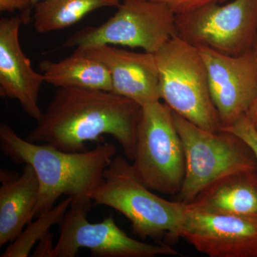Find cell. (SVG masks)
<instances>
[{
	"label": "cell",
	"instance_id": "1",
	"mask_svg": "<svg viewBox=\"0 0 257 257\" xmlns=\"http://www.w3.org/2000/svg\"><path fill=\"white\" fill-rule=\"evenodd\" d=\"M143 106L107 91L57 88L55 95L27 136L62 151H85V144L102 135L119 143L127 160L135 157Z\"/></svg>",
	"mask_w": 257,
	"mask_h": 257
},
{
	"label": "cell",
	"instance_id": "2",
	"mask_svg": "<svg viewBox=\"0 0 257 257\" xmlns=\"http://www.w3.org/2000/svg\"><path fill=\"white\" fill-rule=\"evenodd\" d=\"M2 152L16 164H28L40 184L35 217L54 207L62 195L72 199L87 197L104 181V172L116 156L111 143L97 145L89 151H62L48 145L22 138L9 125H0Z\"/></svg>",
	"mask_w": 257,
	"mask_h": 257
},
{
	"label": "cell",
	"instance_id": "17",
	"mask_svg": "<svg viewBox=\"0 0 257 257\" xmlns=\"http://www.w3.org/2000/svg\"><path fill=\"white\" fill-rule=\"evenodd\" d=\"M120 0H42L34 6V28L38 33L72 26L86 15L104 8H117Z\"/></svg>",
	"mask_w": 257,
	"mask_h": 257
},
{
	"label": "cell",
	"instance_id": "15",
	"mask_svg": "<svg viewBox=\"0 0 257 257\" xmlns=\"http://www.w3.org/2000/svg\"><path fill=\"white\" fill-rule=\"evenodd\" d=\"M189 204L209 212L257 219V171H243L219 179Z\"/></svg>",
	"mask_w": 257,
	"mask_h": 257
},
{
	"label": "cell",
	"instance_id": "20",
	"mask_svg": "<svg viewBox=\"0 0 257 257\" xmlns=\"http://www.w3.org/2000/svg\"><path fill=\"white\" fill-rule=\"evenodd\" d=\"M167 5L175 15L182 14L192 11L209 3H224L226 0H150Z\"/></svg>",
	"mask_w": 257,
	"mask_h": 257
},
{
	"label": "cell",
	"instance_id": "13",
	"mask_svg": "<svg viewBox=\"0 0 257 257\" xmlns=\"http://www.w3.org/2000/svg\"><path fill=\"white\" fill-rule=\"evenodd\" d=\"M104 64L111 79V92L143 106L161 100L160 72L155 54L130 52L112 45L79 48Z\"/></svg>",
	"mask_w": 257,
	"mask_h": 257
},
{
	"label": "cell",
	"instance_id": "22",
	"mask_svg": "<svg viewBox=\"0 0 257 257\" xmlns=\"http://www.w3.org/2000/svg\"><path fill=\"white\" fill-rule=\"evenodd\" d=\"M55 245L53 243V234L50 231L39 240L37 246L34 251L32 256L35 257H53Z\"/></svg>",
	"mask_w": 257,
	"mask_h": 257
},
{
	"label": "cell",
	"instance_id": "24",
	"mask_svg": "<svg viewBox=\"0 0 257 257\" xmlns=\"http://www.w3.org/2000/svg\"><path fill=\"white\" fill-rule=\"evenodd\" d=\"M253 51L254 52L255 55L257 57V37L256 41H255L254 45H253Z\"/></svg>",
	"mask_w": 257,
	"mask_h": 257
},
{
	"label": "cell",
	"instance_id": "11",
	"mask_svg": "<svg viewBox=\"0 0 257 257\" xmlns=\"http://www.w3.org/2000/svg\"><path fill=\"white\" fill-rule=\"evenodd\" d=\"M179 238L210 257H257V219L187 204Z\"/></svg>",
	"mask_w": 257,
	"mask_h": 257
},
{
	"label": "cell",
	"instance_id": "3",
	"mask_svg": "<svg viewBox=\"0 0 257 257\" xmlns=\"http://www.w3.org/2000/svg\"><path fill=\"white\" fill-rule=\"evenodd\" d=\"M95 205L119 211L141 239H179L187 204L157 196L138 178L133 167L116 155L104 172V181L88 194Z\"/></svg>",
	"mask_w": 257,
	"mask_h": 257
},
{
	"label": "cell",
	"instance_id": "19",
	"mask_svg": "<svg viewBox=\"0 0 257 257\" xmlns=\"http://www.w3.org/2000/svg\"><path fill=\"white\" fill-rule=\"evenodd\" d=\"M221 130H226L230 133H234L240 138L242 139L250 148L252 150L257 159V133L253 130L252 126L246 117L243 116L232 126L229 127L223 128Z\"/></svg>",
	"mask_w": 257,
	"mask_h": 257
},
{
	"label": "cell",
	"instance_id": "23",
	"mask_svg": "<svg viewBox=\"0 0 257 257\" xmlns=\"http://www.w3.org/2000/svg\"><path fill=\"white\" fill-rule=\"evenodd\" d=\"M245 116L257 133V95L248 108Z\"/></svg>",
	"mask_w": 257,
	"mask_h": 257
},
{
	"label": "cell",
	"instance_id": "6",
	"mask_svg": "<svg viewBox=\"0 0 257 257\" xmlns=\"http://www.w3.org/2000/svg\"><path fill=\"white\" fill-rule=\"evenodd\" d=\"M138 178L149 189L177 195L185 176V157L173 111L160 101L143 106L135 157Z\"/></svg>",
	"mask_w": 257,
	"mask_h": 257
},
{
	"label": "cell",
	"instance_id": "21",
	"mask_svg": "<svg viewBox=\"0 0 257 257\" xmlns=\"http://www.w3.org/2000/svg\"><path fill=\"white\" fill-rule=\"evenodd\" d=\"M34 9V5L31 0H0V12L1 13H14L22 12L27 19L30 20L31 13Z\"/></svg>",
	"mask_w": 257,
	"mask_h": 257
},
{
	"label": "cell",
	"instance_id": "10",
	"mask_svg": "<svg viewBox=\"0 0 257 257\" xmlns=\"http://www.w3.org/2000/svg\"><path fill=\"white\" fill-rule=\"evenodd\" d=\"M197 48L205 62L211 99L222 128L229 127L244 116L257 95V57L253 50L229 56Z\"/></svg>",
	"mask_w": 257,
	"mask_h": 257
},
{
	"label": "cell",
	"instance_id": "4",
	"mask_svg": "<svg viewBox=\"0 0 257 257\" xmlns=\"http://www.w3.org/2000/svg\"><path fill=\"white\" fill-rule=\"evenodd\" d=\"M161 99L173 112L211 133L222 128L211 99L207 67L197 47L175 36L155 54Z\"/></svg>",
	"mask_w": 257,
	"mask_h": 257
},
{
	"label": "cell",
	"instance_id": "5",
	"mask_svg": "<svg viewBox=\"0 0 257 257\" xmlns=\"http://www.w3.org/2000/svg\"><path fill=\"white\" fill-rule=\"evenodd\" d=\"M173 114L185 157V176L177 201L189 204L219 179L243 171H257L254 153L239 136L226 130L211 133Z\"/></svg>",
	"mask_w": 257,
	"mask_h": 257
},
{
	"label": "cell",
	"instance_id": "16",
	"mask_svg": "<svg viewBox=\"0 0 257 257\" xmlns=\"http://www.w3.org/2000/svg\"><path fill=\"white\" fill-rule=\"evenodd\" d=\"M40 70L45 82L56 88L75 87L111 92V79L100 61L75 49L73 54L57 62L43 60Z\"/></svg>",
	"mask_w": 257,
	"mask_h": 257
},
{
	"label": "cell",
	"instance_id": "25",
	"mask_svg": "<svg viewBox=\"0 0 257 257\" xmlns=\"http://www.w3.org/2000/svg\"><path fill=\"white\" fill-rule=\"evenodd\" d=\"M32 4H33L34 6L36 3H38V2L42 1V0H31Z\"/></svg>",
	"mask_w": 257,
	"mask_h": 257
},
{
	"label": "cell",
	"instance_id": "12",
	"mask_svg": "<svg viewBox=\"0 0 257 257\" xmlns=\"http://www.w3.org/2000/svg\"><path fill=\"white\" fill-rule=\"evenodd\" d=\"M23 24L28 25L22 15L0 20V94L18 100L25 112L37 121L43 113L39 95L45 79L32 69L20 45Z\"/></svg>",
	"mask_w": 257,
	"mask_h": 257
},
{
	"label": "cell",
	"instance_id": "8",
	"mask_svg": "<svg viewBox=\"0 0 257 257\" xmlns=\"http://www.w3.org/2000/svg\"><path fill=\"white\" fill-rule=\"evenodd\" d=\"M176 32L196 47L229 56L253 50L257 37V0L209 3L176 15Z\"/></svg>",
	"mask_w": 257,
	"mask_h": 257
},
{
	"label": "cell",
	"instance_id": "14",
	"mask_svg": "<svg viewBox=\"0 0 257 257\" xmlns=\"http://www.w3.org/2000/svg\"><path fill=\"white\" fill-rule=\"evenodd\" d=\"M0 170V246L13 242L35 217L40 184L36 172L26 164L21 175Z\"/></svg>",
	"mask_w": 257,
	"mask_h": 257
},
{
	"label": "cell",
	"instance_id": "7",
	"mask_svg": "<svg viewBox=\"0 0 257 257\" xmlns=\"http://www.w3.org/2000/svg\"><path fill=\"white\" fill-rule=\"evenodd\" d=\"M116 8L105 23L74 32L62 47L120 45L156 54L177 35L175 13L167 5L150 0H121Z\"/></svg>",
	"mask_w": 257,
	"mask_h": 257
},
{
	"label": "cell",
	"instance_id": "18",
	"mask_svg": "<svg viewBox=\"0 0 257 257\" xmlns=\"http://www.w3.org/2000/svg\"><path fill=\"white\" fill-rule=\"evenodd\" d=\"M72 202V198L67 197L50 210L45 211L30 222L26 229L23 231L16 239L10 243L1 257H28L32 248L53 225L59 224Z\"/></svg>",
	"mask_w": 257,
	"mask_h": 257
},
{
	"label": "cell",
	"instance_id": "9",
	"mask_svg": "<svg viewBox=\"0 0 257 257\" xmlns=\"http://www.w3.org/2000/svg\"><path fill=\"white\" fill-rule=\"evenodd\" d=\"M89 196L72 199L60 224V236L53 257H74L82 248L95 257H154L180 255L167 243L152 244L128 236L110 215L91 223L87 215L92 205Z\"/></svg>",
	"mask_w": 257,
	"mask_h": 257
}]
</instances>
